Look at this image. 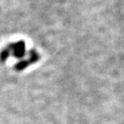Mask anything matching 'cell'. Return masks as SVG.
I'll return each instance as SVG.
<instances>
[{
	"label": "cell",
	"mask_w": 124,
	"mask_h": 124,
	"mask_svg": "<svg viewBox=\"0 0 124 124\" xmlns=\"http://www.w3.org/2000/svg\"><path fill=\"white\" fill-rule=\"evenodd\" d=\"M40 60V54L36 52L35 50H31L29 52V57L27 59H22L20 61H18L15 65H14V69L16 71L20 72L26 69L28 66H30L31 64L35 63Z\"/></svg>",
	"instance_id": "6da1fadb"
},
{
	"label": "cell",
	"mask_w": 124,
	"mask_h": 124,
	"mask_svg": "<svg viewBox=\"0 0 124 124\" xmlns=\"http://www.w3.org/2000/svg\"><path fill=\"white\" fill-rule=\"evenodd\" d=\"M11 54L17 59H22L26 54V44L23 40H18L15 43H10Z\"/></svg>",
	"instance_id": "7a4b0ae2"
},
{
	"label": "cell",
	"mask_w": 124,
	"mask_h": 124,
	"mask_svg": "<svg viewBox=\"0 0 124 124\" xmlns=\"http://www.w3.org/2000/svg\"><path fill=\"white\" fill-rule=\"evenodd\" d=\"M10 54H11V49H10V45L8 44L5 48H3L0 52V62H5L8 60V58L10 56Z\"/></svg>",
	"instance_id": "3957f363"
}]
</instances>
